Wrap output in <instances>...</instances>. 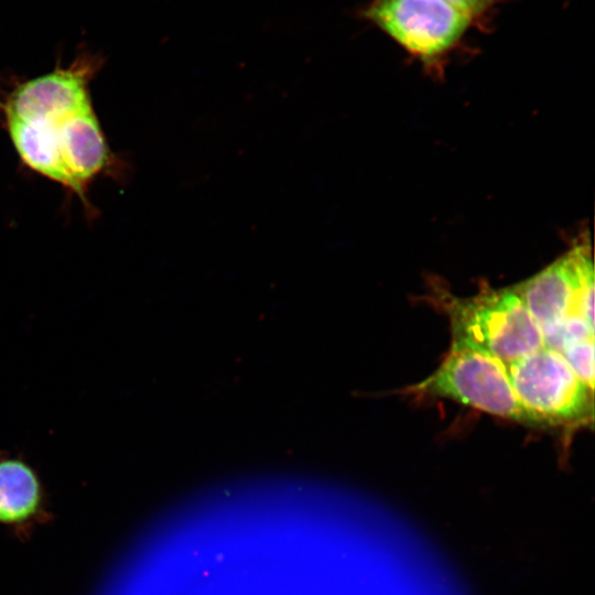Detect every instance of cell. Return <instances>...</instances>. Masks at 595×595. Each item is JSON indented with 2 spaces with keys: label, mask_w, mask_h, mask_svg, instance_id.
Returning <instances> with one entry per match:
<instances>
[{
  "label": "cell",
  "mask_w": 595,
  "mask_h": 595,
  "mask_svg": "<svg viewBox=\"0 0 595 595\" xmlns=\"http://www.w3.org/2000/svg\"><path fill=\"white\" fill-rule=\"evenodd\" d=\"M104 65L99 53L82 50L50 73L0 79V126L21 164L82 204L94 220L89 192L101 177L122 182L129 164L110 148L94 107L91 83Z\"/></svg>",
  "instance_id": "cell-1"
},
{
  "label": "cell",
  "mask_w": 595,
  "mask_h": 595,
  "mask_svg": "<svg viewBox=\"0 0 595 595\" xmlns=\"http://www.w3.org/2000/svg\"><path fill=\"white\" fill-rule=\"evenodd\" d=\"M423 299L450 323L452 340L477 348L502 364L544 346L541 329L513 286L479 285L472 296L454 294L445 282L429 279Z\"/></svg>",
  "instance_id": "cell-2"
},
{
  "label": "cell",
  "mask_w": 595,
  "mask_h": 595,
  "mask_svg": "<svg viewBox=\"0 0 595 595\" xmlns=\"http://www.w3.org/2000/svg\"><path fill=\"white\" fill-rule=\"evenodd\" d=\"M415 398H447L493 415L528 425H545L516 396L502 363L452 340L440 366L425 379L401 390Z\"/></svg>",
  "instance_id": "cell-3"
},
{
  "label": "cell",
  "mask_w": 595,
  "mask_h": 595,
  "mask_svg": "<svg viewBox=\"0 0 595 595\" xmlns=\"http://www.w3.org/2000/svg\"><path fill=\"white\" fill-rule=\"evenodd\" d=\"M502 365L521 404L545 425L592 421L593 390L556 350L542 346Z\"/></svg>",
  "instance_id": "cell-4"
},
{
  "label": "cell",
  "mask_w": 595,
  "mask_h": 595,
  "mask_svg": "<svg viewBox=\"0 0 595 595\" xmlns=\"http://www.w3.org/2000/svg\"><path fill=\"white\" fill-rule=\"evenodd\" d=\"M539 327L580 316L594 326V264L588 231L533 277L512 285Z\"/></svg>",
  "instance_id": "cell-5"
},
{
  "label": "cell",
  "mask_w": 595,
  "mask_h": 595,
  "mask_svg": "<svg viewBox=\"0 0 595 595\" xmlns=\"http://www.w3.org/2000/svg\"><path fill=\"white\" fill-rule=\"evenodd\" d=\"M364 15L425 63L450 52L473 21L469 14L443 0H372Z\"/></svg>",
  "instance_id": "cell-6"
},
{
  "label": "cell",
  "mask_w": 595,
  "mask_h": 595,
  "mask_svg": "<svg viewBox=\"0 0 595 595\" xmlns=\"http://www.w3.org/2000/svg\"><path fill=\"white\" fill-rule=\"evenodd\" d=\"M47 517L45 495L36 472L21 457L0 454V524L17 530Z\"/></svg>",
  "instance_id": "cell-7"
},
{
  "label": "cell",
  "mask_w": 595,
  "mask_h": 595,
  "mask_svg": "<svg viewBox=\"0 0 595 595\" xmlns=\"http://www.w3.org/2000/svg\"><path fill=\"white\" fill-rule=\"evenodd\" d=\"M540 329L544 346L558 353L573 343L594 337V326L580 316L566 317Z\"/></svg>",
  "instance_id": "cell-8"
},
{
  "label": "cell",
  "mask_w": 595,
  "mask_h": 595,
  "mask_svg": "<svg viewBox=\"0 0 595 595\" xmlns=\"http://www.w3.org/2000/svg\"><path fill=\"white\" fill-rule=\"evenodd\" d=\"M575 375L594 389V337L567 346L560 353Z\"/></svg>",
  "instance_id": "cell-9"
},
{
  "label": "cell",
  "mask_w": 595,
  "mask_h": 595,
  "mask_svg": "<svg viewBox=\"0 0 595 595\" xmlns=\"http://www.w3.org/2000/svg\"><path fill=\"white\" fill-rule=\"evenodd\" d=\"M469 14L473 19L504 0H443Z\"/></svg>",
  "instance_id": "cell-10"
}]
</instances>
